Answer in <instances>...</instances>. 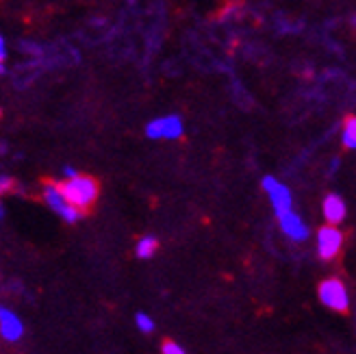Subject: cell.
Listing matches in <instances>:
<instances>
[{
    "label": "cell",
    "mask_w": 356,
    "mask_h": 354,
    "mask_svg": "<svg viewBox=\"0 0 356 354\" xmlns=\"http://www.w3.org/2000/svg\"><path fill=\"white\" fill-rule=\"evenodd\" d=\"M183 120L178 115L156 118L146 127V135L150 139H178L183 137Z\"/></svg>",
    "instance_id": "5b68a950"
},
{
    "label": "cell",
    "mask_w": 356,
    "mask_h": 354,
    "mask_svg": "<svg viewBox=\"0 0 356 354\" xmlns=\"http://www.w3.org/2000/svg\"><path fill=\"white\" fill-rule=\"evenodd\" d=\"M44 200L67 224H76L83 218V211L79 207H74L72 202L65 198V193H63V189H61L59 183H50V181L44 183Z\"/></svg>",
    "instance_id": "7a4b0ae2"
},
{
    "label": "cell",
    "mask_w": 356,
    "mask_h": 354,
    "mask_svg": "<svg viewBox=\"0 0 356 354\" xmlns=\"http://www.w3.org/2000/svg\"><path fill=\"white\" fill-rule=\"evenodd\" d=\"M11 187H13V181H11V179H7V176H3V191L7 193Z\"/></svg>",
    "instance_id": "9a60e30c"
},
{
    "label": "cell",
    "mask_w": 356,
    "mask_h": 354,
    "mask_svg": "<svg viewBox=\"0 0 356 354\" xmlns=\"http://www.w3.org/2000/svg\"><path fill=\"white\" fill-rule=\"evenodd\" d=\"M135 326H137V330L139 332H144V335H150V332H154V320L148 315V313H137L135 315Z\"/></svg>",
    "instance_id": "7c38bea8"
},
{
    "label": "cell",
    "mask_w": 356,
    "mask_h": 354,
    "mask_svg": "<svg viewBox=\"0 0 356 354\" xmlns=\"http://www.w3.org/2000/svg\"><path fill=\"white\" fill-rule=\"evenodd\" d=\"M65 198L72 202L74 207H79L83 214L92 207L98 198V181L92 179V176H74V179H67L65 183H59Z\"/></svg>",
    "instance_id": "6da1fadb"
},
{
    "label": "cell",
    "mask_w": 356,
    "mask_h": 354,
    "mask_svg": "<svg viewBox=\"0 0 356 354\" xmlns=\"http://www.w3.org/2000/svg\"><path fill=\"white\" fill-rule=\"evenodd\" d=\"M159 250V241L152 237V235H146V237H141L135 246V255L139 259H152L154 252Z\"/></svg>",
    "instance_id": "30bf717a"
},
{
    "label": "cell",
    "mask_w": 356,
    "mask_h": 354,
    "mask_svg": "<svg viewBox=\"0 0 356 354\" xmlns=\"http://www.w3.org/2000/svg\"><path fill=\"white\" fill-rule=\"evenodd\" d=\"M263 189L267 191V196H270V200H272L276 218H280V216L287 214V211H291V191L282 183H278L274 176H265Z\"/></svg>",
    "instance_id": "8992f818"
},
{
    "label": "cell",
    "mask_w": 356,
    "mask_h": 354,
    "mask_svg": "<svg viewBox=\"0 0 356 354\" xmlns=\"http://www.w3.org/2000/svg\"><path fill=\"white\" fill-rule=\"evenodd\" d=\"M63 174L67 176V179H74V176H79V172H76L74 168H70V166H65V168H63Z\"/></svg>",
    "instance_id": "5bb4252c"
},
{
    "label": "cell",
    "mask_w": 356,
    "mask_h": 354,
    "mask_svg": "<svg viewBox=\"0 0 356 354\" xmlns=\"http://www.w3.org/2000/svg\"><path fill=\"white\" fill-rule=\"evenodd\" d=\"M322 211H324V218L328 224H341L343 218H346V202L337 196V193H330V196L324 198V204H322Z\"/></svg>",
    "instance_id": "9c48e42d"
},
{
    "label": "cell",
    "mask_w": 356,
    "mask_h": 354,
    "mask_svg": "<svg viewBox=\"0 0 356 354\" xmlns=\"http://www.w3.org/2000/svg\"><path fill=\"white\" fill-rule=\"evenodd\" d=\"M341 246H343V233L334 224L319 228V233H317V255H319V259H324V261L334 259L341 252Z\"/></svg>",
    "instance_id": "277c9868"
},
{
    "label": "cell",
    "mask_w": 356,
    "mask_h": 354,
    "mask_svg": "<svg viewBox=\"0 0 356 354\" xmlns=\"http://www.w3.org/2000/svg\"><path fill=\"white\" fill-rule=\"evenodd\" d=\"M343 146L350 150L356 148V118H348L343 124Z\"/></svg>",
    "instance_id": "8fae6325"
},
{
    "label": "cell",
    "mask_w": 356,
    "mask_h": 354,
    "mask_svg": "<svg viewBox=\"0 0 356 354\" xmlns=\"http://www.w3.org/2000/svg\"><path fill=\"white\" fill-rule=\"evenodd\" d=\"M317 298L326 309L337 311V313H346L350 309V293L348 287L339 278H326L319 282L317 287Z\"/></svg>",
    "instance_id": "3957f363"
},
{
    "label": "cell",
    "mask_w": 356,
    "mask_h": 354,
    "mask_svg": "<svg viewBox=\"0 0 356 354\" xmlns=\"http://www.w3.org/2000/svg\"><path fill=\"white\" fill-rule=\"evenodd\" d=\"M0 337L9 344H15L24 337V322L20 320V315L7 307L0 309Z\"/></svg>",
    "instance_id": "52a82bcc"
},
{
    "label": "cell",
    "mask_w": 356,
    "mask_h": 354,
    "mask_svg": "<svg viewBox=\"0 0 356 354\" xmlns=\"http://www.w3.org/2000/svg\"><path fill=\"white\" fill-rule=\"evenodd\" d=\"M278 224H280V231L291 241H305L309 237V228L305 222H302V218L296 214V211H287L284 216H280Z\"/></svg>",
    "instance_id": "ba28073f"
},
{
    "label": "cell",
    "mask_w": 356,
    "mask_h": 354,
    "mask_svg": "<svg viewBox=\"0 0 356 354\" xmlns=\"http://www.w3.org/2000/svg\"><path fill=\"white\" fill-rule=\"evenodd\" d=\"M161 354H187L185 348L176 341H163L161 344Z\"/></svg>",
    "instance_id": "4fadbf2b"
}]
</instances>
